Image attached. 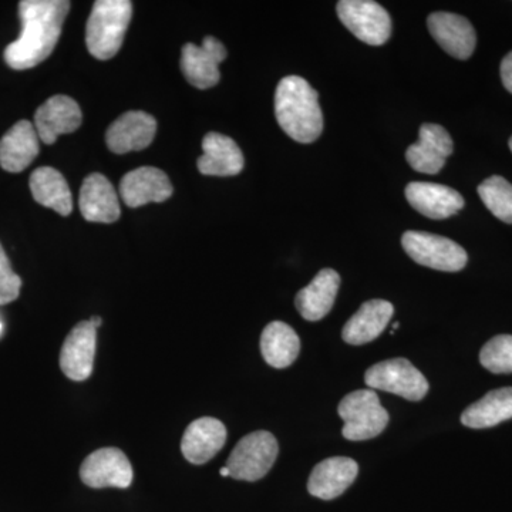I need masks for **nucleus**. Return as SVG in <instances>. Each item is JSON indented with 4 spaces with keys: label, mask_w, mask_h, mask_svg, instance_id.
<instances>
[{
    "label": "nucleus",
    "mask_w": 512,
    "mask_h": 512,
    "mask_svg": "<svg viewBox=\"0 0 512 512\" xmlns=\"http://www.w3.org/2000/svg\"><path fill=\"white\" fill-rule=\"evenodd\" d=\"M70 10L66 0H23L19 3L22 33L5 50V62L15 70H28L45 62L62 35Z\"/></svg>",
    "instance_id": "nucleus-1"
},
{
    "label": "nucleus",
    "mask_w": 512,
    "mask_h": 512,
    "mask_svg": "<svg viewBox=\"0 0 512 512\" xmlns=\"http://www.w3.org/2000/svg\"><path fill=\"white\" fill-rule=\"evenodd\" d=\"M275 114L282 130L298 143L311 144L322 134L319 94L303 77L288 76L279 82Z\"/></svg>",
    "instance_id": "nucleus-2"
},
{
    "label": "nucleus",
    "mask_w": 512,
    "mask_h": 512,
    "mask_svg": "<svg viewBox=\"0 0 512 512\" xmlns=\"http://www.w3.org/2000/svg\"><path fill=\"white\" fill-rule=\"evenodd\" d=\"M133 15L128 0H97L87 20L86 45L90 55L109 60L119 53Z\"/></svg>",
    "instance_id": "nucleus-3"
},
{
    "label": "nucleus",
    "mask_w": 512,
    "mask_h": 512,
    "mask_svg": "<svg viewBox=\"0 0 512 512\" xmlns=\"http://www.w3.org/2000/svg\"><path fill=\"white\" fill-rule=\"evenodd\" d=\"M340 419L345 421L343 437L350 441L375 439L389 424V413L380 404L375 390H356L339 403Z\"/></svg>",
    "instance_id": "nucleus-4"
},
{
    "label": "nucleus",
    "mask_w": 512,
    "mask_h": 512,
    "mask_svg": "<svg viewBox=\"0 0 512 512\" xmlns=\"http://www.w3.org/2000/svg\"><path fill=\"white\" fill-rule=\"evenodd\" d=\"M278 441L269 431H255L239 440L227 461L229 477L241 481H258L274 467Z\"/></svg>",
    "instance_id": "nucleus-5"
},
{
    "label": "nucleus",
    "mask_w": 512,
    "mask_h": 512,
    "mask_svg": "<svg viewBox=\"0 0 512 512\" xmlns=\"http://www.w3.org/2000/svg\"><path fill=\"white\" fill-rule=\"evenodd\" d=\"M402 245L417 264L443 272H458L467 265L468 256L457 242L429 232H404Z\"/></svg>",
    "instance_id": "nucleus-6"
},
{
    "label": "nucleus",
    "mask_w": 512,
    "mask_h": 512,
    "mask_svg": "<svg viewBox=\"0 0 512 512\" xmlns=\"http://www.w3.org/2000/svg\"><path fill=\"white\" fill-rule=\"evenodd\" d=\"M365 382L370 389L383 390L419 402L429 392V382L407 359L383 360L367 369Z\"/></svg>",
    "instance_id": "nucleus-7"
},
{
    "label": "nucleus",
    "mask_w": 512,
    "mask_h": 512,
    "mask_svg": "<svg viewBox=\"0 0 512 512\" xmlns=\"http://www.w3.org/2000/svg\"><path fill=\"white\" fill-rule=\"evenodd\" d=\"M340 22L363 43L382 46L392 35V20L379 3L372 0H342L338 3Z\"/></svg>",
    "instance_id": "nucleus-8"
},
{
    "label": "nucleus",
    "mask_w": 512,
    "mask_h": 512,
    "mask_svg": "<svg viewBox=\"0 0 512 512\" xmlns=\"http://www.w3.org/2000/svg\"><path fill=\"white\" fill-rule=\"evenodd\" d=\"M133 476L130 460L114 447L94 451L80 467V478L90 488H128Z\"/></svg>",
    "instance_id": "nucleus-9"
},
{
    "label": "nucleus",
    "mask_w": 512,
    "mask_h": 512,
    "mask_svg": "<svg viewBox=\"0 0 512 512\" xmlns=\"http://www.w3.org/2000/svg\"><path fill=\"white\" fill-rule=\"evenodd\" d=\"M227 56V49L220 40L208 36L202 46L187 43L183 47L181 70L192 86L200 90L211 89L220 82V64Z\"/></svg>",
    "instance_id": "nucleus-10"
},
{
    "label": "nucleus",
    "mask_w": 512,
    "mask_h": 512,
    "mask_svg": "<svg viewBox=\"0 0 512 512\" xmlns=\"http://www.w3.org/2000/svg\"><path fill=\"white\" fill-rule=\"evenodd\" d=\"M97 329L90 320L77 323L67 335L60 352V369L67 379L84 382L93 373Z\"/></svg>",
    "instance_id": "nucleus-11"
},
{
    "label": "nucleus",
    "mask_w": 512,
    "mask_h": 512,
    "mask_svg": "<svg viewBox=\"0 0 512 512\" xmlns=\"http://www.w3.org/2000/svg\"><path fill=\"white\" fill-rule=\"evenodd\" d=\"M419 141L407 148V163L414 171L423 174L440 173L446 158L453 154L454 144L446 128L439 124H423Z\"/></svg>",
    "instance_id": "nucleus-12"
},
{
    "label": "nucleus",
    "mask_w": 512,
    "mask_h": 512,
    "mask_svg": "<svg viewBox=\"0 0 512 512\" xmlns=\"http://www.w3.org/2000/svg\"><path fill=\"white\" fill-rule=\"evenodd\" d=\"M83 114L79 104L69 96H53L37 109L35 126L37 136L45 144H55L63 134H70L82 126Z\"/></svg>",
    "instance_id": "nucleus-13"
},
{
    "label": "nucleus",
    "mask_w": 512,
    "mask_h": 512,
    "mask_svg": "<svg viewBox=\"0 0 512 512\" xmlns=\"http://www.w3.org/2000/svg\"><path fill=\"white\" fill-rule=\"evenodd\" d=\"M157 121L146 111H127L114 121L106 134L107 146L116 154L141 151L153 143Z\"/></svg>",
    "instance_id": "nucleus-14"
},
{
    "label": "nucleus",
    "mask_w": 512,
    "mask_h": 512,
    "mask_svg": "<svg viewBox=\"0 0 512 512\" xmlns=\"http://www.w3.org/2000/svg\"><path fill=\"white\" fill-rule=\"evenodd\" d=\"M427 25L430 35L448 55L458 60L473 56L477 43L476 30L466 18L454 13L436 12L431 13Z\"/></svg>",
    "instance_id": "nucleus-15"
},
{
    "label": "nucleus",
    "mask_w": 512,
    "mask_h": 512,
    "mask_svg": "<svg viewBox=\"0 0 512 512\" xmlns=\"http://www.w3.org/2000/svg\"><path fill=\"white\" fill-rule=\"evenodd\" d=\"M120 195L127 207H143L151 202L167 201L173 195V184L164 171L140 167L124 175Z\"/></svg>",
    "instance_id": "nucleus-16"
},
{
    "label": "nucleus",
    "mask_w": 512,
    "mask_h": 512,
    "mask_svg": "<svg viewBox=\"0 0 512 512\" xmlns=\"http://www.w3.org/2000/svg\"><path fill=\"white\" fill-rule=\"evenodd\" d=\"M225 441L227 427L224 423L212 417H201L192 421L185 430L181 440V451L190 463L201 466L220 453Z\"/></svg>",
    "instance_id": "nucleus-17"
},
{
    "label": "nucleus",
    "mask_w": 512,
    "mask_h": 512,
    "mask_svg": "<svg viewBox=\"0 0 512 512\" xmlns=\"http://www.w3.org/2000/svg\"><path fill=\"white\" fill-rule=\"evenodd\" d=\"M406 198L414 210L430 220H446L464 207L460 192L441 184L410 183Z\"/></svg>",
    "instance_id": "nucleus-18"
},
{
    "label": "nucleus",
    "mask_w": 512,
    "mask_h": 512,
    "mask_svg": "<svg viewBox=\"0 0 512 512\" xmlns=\"http://www.w3.org/2000/svg\"><path fill=\"white\" fill-rule=\"evenodd\" d=\"M80 212L89 222L113 224L120 218L119 195L103 174H92L83 181L79 197Z\"/></svg>",
    "instance_id": "nucleus-19"
},
{
    "label": "nucleus",
    "mask_w": 512,
    "mask_h": 512,
    "mask_svg": "<svg viewBox=\"0 0 512 512\" xmlns=\"http://www.w3.org/2000/svg\"><path fill=\"white\" fill-rule=\"evenodd\" d=\"M359 466L348 457H332L313 468L308 491L320 500H335L356 480Z\"/></svg>",
    "instance_id": "nucleus-20"
},
{
    "label": "nucleus",
    "mask_w": 512,
    "mask_h": 512,
    "mask_svg": "<svg viewBox=\"0 0 512 512\" xmlns=\"http://www.w3.org/2000/svg\"><path fill=\"white\" fill-rule=\"evenodd\" d=\"M204 154L198 158V170L204 175L232 177L244 170L241 148L231 137L220 133H208L202 140Z\"/></svg>",
    "instance_id": "nucleus-21"
},
{
    "label": "nucleus",
    "mask_w": 512,
    "mask_h": 512,
    "mask_svg": "<svg viewBox=\"0 0 512 512\" xmlns=\"http://www.w3.org/2000/svg\"><path fill=\"white\" fill-rule=\"evenodd\" d=\"M39 144L33 123L20 120L0 140V167L9 173L26 170L39 154Z\"/></svg>",
    "instance_id": "nucleus-22"
},
{
    "label": "nucleus",
    "mask_w": 512,
    "mask_h": 512,
    "mask_svg": "<svg viewBox=\"0 0 512 512\" xmlns=\"http://www.w3.org/2000/svg\"><path fill=\"white\" fill-rule=\"evenodd\" d=\"M394 308L392 303L382 301V299H373L360 306L359 311L355 313L346 322L342 330V338L349 345H365L379 338L384 329L389 325L392 319Z\"/></svg>",
    "instance_id": "nucleus-23"
},
{
    "label": "nucleus",
    "mask_w": 512,
    "mask_h": 512,
    "mask_svg": "<svg viewBox=\"0 0 512 512\" xmlns=\"http://www.w3.org/2000/svg\"><path fill=\"white\" fill-rule=\"evenodd\" d=\"M340 286V276L333 269H322L315 279L301 289L295 298L296 309L302 318L316 322L325 318L333 308Z\"/></svg>",
    "instance_id": "nucleus-24"
},
{
    "label": "nucleus",
    "mask_w": 512,
    "mask_h": 512,
    "mask_svg": "<svg viewBox=\"0 0 512 512\" xmlns=\"http://www.w3.org/2000/svg\"><path fill=\"white\" fill-rule=\"evenodd\" d=\"M30 191L43 207L67 217L73 211V197L62 174L52 167H40L30 175Z\"/></svg>",
    "instance_id": "nucleus-25"
},
{
    "label": "nucleus",
    "mask_w": 512,
    "mask_h": 512,
    "mask_svg": "<svg viewBox=\"0 0 512 512\" xmlns=\"http://www.w3.org/2000/svg\"><path fill=\"white\" fill-rule=\"evenodd\" d=\"M512 419V387L493 390L483 399L468 406L461 423L470 429H488Z\"/></svg>",
    "instance_id": "nucleus-26"
},
{
    "label": "nucleus",
    "mask_w": 512,
    "mask_h": 512,
    "mask_svg": "<svg viewBox=\"0 0 512 512\" xmlns=\"http://www.w3.org/2000/svg\"><path fill=\"white\" fill-rule=\"evenodd\" d=\"M301 340L295 330L284 322H272L261 336V353L265 362L275 369H285L298 359Z\"/></svg>",
    "instance_id": "nucleus-27"
},
{
    "label": "nucleus",
    "mask_w": 512,
    "mask_h": 512,
    "mask_svg": "<svg viewBox=\"0 0 512 512\" xmlns=\"http://www.w3.org/2000/svg\"><path fill=\"white\" fill-rule=\"evenodd\" d=\"M478 195L494 217L512 224V184L504 177L493 175L478 187Z\"/></svg>",
    "instance_id": "nucleus-28"
},
{
    "label": "nucleus",
    "mask_w": 512,
    "mask_h": 512,
    "mask_svg": "<svg viewBox=\"0 0 512 512\" xmlns=\"http://www.w3.org/2000/svg\"><path fill=\"white\" fill-rule=\"evenodd\" d=\"M480 363L495 375L512 373V336L498 335L488 340L481 349Z\"/></svg>",
    "instance_id": "nucleus-29"
},
{
    "label": "nucleus",
    "mask_w": 512,
    "mask_h": 512,
    "mask_svg": "<svg viewBox=\"0 0 512 512\" xmlns=\"http://www.w3.org/2000/svg\"><path fill=\"white\" fill-rule=\"evenodd\" d=\"M22 279L13 272L5 249L0 245V305H6L19 298Z\"/></svg>",
    "instance_id": "nucleus-30"
},
{
    "label": "nucleus",
    "mask_w": 512,
    "mask_h": 512,
    "mask_svg": "<svg viewBox=\"0 0 512 512\" xmlns=\"http://www.w3.org/2000/svg\"><path fill=\"white\" fill-rule=\"evenodd\" d=\"M501 80L505 89L512 94V52L508 53L501 63Z\"/></svg>",
    "instance_id": "nucleus-31"
},
{
    "label": "nucleus",
    "mask_w": 512,
    "mask_h": 512,
    "mask_svg": "<svg viewBox=\"0 0 512 512\" xmlns=\"http://www.w3.org/2000/svg\"><path fill=\"white\" fill-rule=\"evenodd\" d=\"M90 322H92V325L96 329H99L100 326L103 325V319H101L100 316H93V318L90 319Z\"/></svg>",
    "instance_id": "nucleus-32"
},
{
    "label": "nucleus",
    "mask_w": 512,
    "mask_h": 512,
    "mask_svg": "<svg viewBox=\"0 0 512 512\" xmlns=\"http://www.w3.org/2000/svg\"><path fill=\"white\" fill-rule=\"evenodd\" d=\"M220 474H221L222 477H229L228 467L227 466L222 467L221 470H220Z\"/></svg>",
    "instance_id": "nucleus-33"
},
{
    "label": "nucleus",
    "mask_w": 512,
    "mask_h": 512,
    "mask_svg": "<svg viewBox=\"0 0 512 512\" xmlns=\"http://www.w3.org/2000/svg\"><path fill=\"white\" fill-rule=\"evenodd\" d=\"M3 325L2 322H0V335H2Z\"/></svg>",
    "instance_id": "nucleus-34"
},
{
    "label": "nucleus",
    "mask_w": 512,
    "mask_h": 512,
    "mask_svg": "<svg viewBox=\"0 0 512 512\" xmlns=\"http://www.w3.org/2000/svg\"><path fill=\"white\" fill-rule=\"evenodd\" d=\"M510 148H511V151H512V137L510 138Z\"/></svg>",
    "instance_id": "nucleus-35"
}]
</instances>
